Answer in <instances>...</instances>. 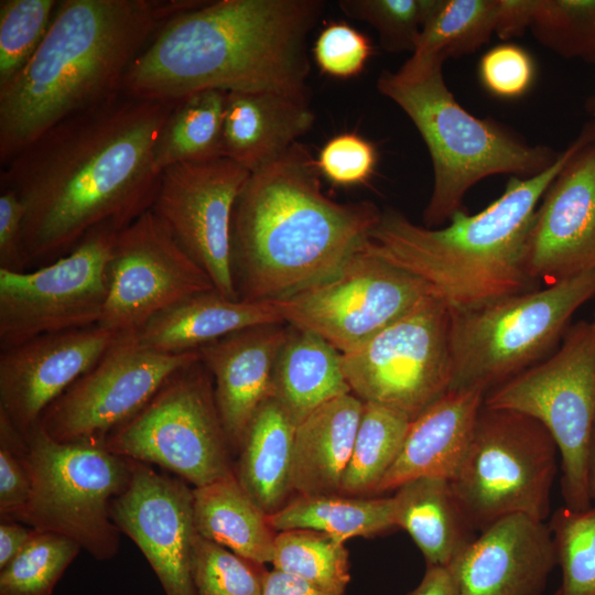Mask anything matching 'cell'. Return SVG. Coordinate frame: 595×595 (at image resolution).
Here are the masks:
<instances>
[{
  "label": "cell",
  "mask_w": 595,
  "mask_h": 595,
  "mask_svg": "<svg viewBox=\"0 0 595 595\" xmlns=\"http://www.w3.org/2000/svg\"><path fill=\"white\" fill-rule=\"evenodd\" d=\"M410 422L411 419L396 408L364 402L339 494L376 496L379 484L401 451Z\"/></svg>",
  "instance_id": "33"
},
{
  "label": "cell",
  "mask_w": 595,
  "mask_h": 595,
  "mask_svg": "<svg viewBox=\"0 0 595 595\" xmlns=\"http://www.w3.org/2000/svg\"><path fill=\"white\" fill-rule=\"evenodd\" d=\"M205 1H60L35 53L0 84L1 165L56 123L120 93L156 31Z\"/></svg>",
  "instance_id": "4"
},
{
  "label": "cell",
  "mask_w": 595,
  "mask_h": 595,
  "mask_svg": "<svg viewBox=\"0 0 595 595\" xmlns=\"http://www.w3.org/2000/svg\"><path fill=\"white\" fill-rule=\"evenodd\" d=\"M499 0H436L411 56L442 60L474 53L496 32Z\"/></svg>",
  "instance_id": "34"
},
{
  "label": "cell",
  "mask_w": 595,
  "mask_h": 595,
  "mask_svg": "<svg viewBox=\"0 0 595 595\" xmlns=\"http://www.w3.org/2000/svg\"><path fill=\"white\" fill-rule=\"evenodd\" d=\"M318 172L339 186L366 183L375 173L378 151L374 143L357 133L331 138L315 160Z\"/></svg>",
  "instance_id": "44"
},
{
  "label": "cell",
  "mask_w": 595,
  "mask_h": 595,
  "mask_svg": "<svg viewBox=\"0 0 595 595\" xmlns=\"http://www.w3.org/2000/svg\"><path fill=\"white\" fill-rule=\"evenodd\" d=\"M593 328H594V332H595V314H594V321H593Z\"/></svg>",
  "instance_id": "53"
},
{
  "label": "cell",
  "mask_w": 595,
  "mask_h": 595,
  "mask_svg": "<svg viewBox=\"0 0 595 595\" xmlns=\"http://www.w3.org/2000/svg\"><path fill=\"white\" fill-rule=\"evenodd\" d=\"M435 3L436 0H340L338 7L348 18L370 24L385 51L412 54Z\"/></svg>",
  "instance_id": "41"
},
{
  "label": "cell",
  "mask_w": 595,
  "mask_h": 595,
  "mask_svg": "<svg viewBox=\"0 0 595 595\" xmlns=\"http://www.w3.org/2000/svg\"><path fill=\"white\" fill-rule=\"evenodd\" d=\"M324 9L322 0H206L156 31L122 91L165 101L203 90L310 95L306 41Z\"/></svg>",
  "instance_id": "2"
},
{
  "label": "cell",
  "mask_w": 595,
  "mask_h": 595,
  "mask_svg": "<svg viewBox=\"0 0 595 595\" xmlns=\"http://www.w3.org/2000/svg\"><path fill=\"white\" fill-rule=\"evenodd\" d=\"M349 392L343 354L320 335L289 325L275 361L272 398L296 425L322 404Z\"/></svg>",
  "instance_id": "28"
},
{
  "label": "cell",
  "mask_w": 595,
  "mask_h": 595,
  "mask_svg": "<svg viewBox=\"0 0 595 595\" xmlns=\"http://www.w3.org/2000/svg\"><path fill=\"white\" fill-rule=\"evenodd\" d=\"M119 334L100 325L45 334L0 350V413L23 435Z\"/></svg>",
  "instance_id": "20"
},
{
  "label": "cell",
  "mask_w": 595,
  "mask_h": 595,
  "mask_svg": "<svg viewBox=\"0 0 595 595\" xmlns=\"http://www.w3.org/2000/svg\"><path fill=\"white\" fill-rule=\"evenodd\" d=\"M558 455L553 437L538 420L483 403L466 456L450 480L474 530L479 533L516 513L545 521Z\"/></svg>",
  "instance_id": "9"
},
{
  "label": "cell",
  "mask_w": 595,
  "mask_h": 595,
  "mask_svg": "<svg viewBox=\"0 0 595 595\" xmlns=\"http://www.w3.org/2000/svg\"><path fill=\"white\" fill-rule=\"evenodd\" d=\"M56 0L0 1V84L32 57L54 18Z\"/></svg>",
  "instance_id": "39"
},
{
  "label": "cell",
  "mask_w": 595,
  "mask_h": 595,
  "mask_svg": "<svg viewBox=\"0 0 595 595\" xmlns=\"http://www.w3.org/2000/svg\"><path fill=\"white\" fill-rule=\"evenodd\" d=\"M268 570L197 534L193 551L196 595H262Z\"/></svg>",
  "instance_id": "40"
},
{
  "label": "cell",
  "mask_w": 595,
  "mask_h": 595,
  "mask_svg": "<svg viewBox=\"0 0 595 595\" xmlns=\"http://www.w3.org/2000/svg\"><path fill=\"white\" fill-rule=\"evenodd\" d=\"M24 439L32 491L19 521L65 536L96 560L113 558L121 532L111 505L128 486L133 461L104 443L56 441L39 423Z\"/></svg>",
  "instance_id": "8"
},
{
  "label": "cell",
  "mask_w": 595,
  "mask_h": 595,
  "mask_svg": "<svg viewBox=\"0 0 595 595\" xmlns=\"http://www.w3.org/2000/svg\"><path fill=\"white\" fill-rule=\"evenodd\" d=\"M586 110L588 111V113L593 117V119L595 120V95L591 96L587 100H586Z\"/></svg>",
  "instance_id": "52"
},
{
  "label": "cell",
  "mask_w": 595,
  "mask_h": 595,
  "mask_svg": "<svg viewBox=\"0 0 595 595\" xmlns=\"http://www.w3.org/2000/svg\"><path fill=\"white\" fill-rule=\"evenodd\" d=\"M80 550L65 536L34 529L24 549L0 570V595H51Z\"/></svg>",
  "instance_id": "36"
},
{
  "label": "cell",
  "mask_w": 595,
  "mask_h": 595,
  "mask_svg": "<svg viewBox=\"0 0 595 595\" xmlns=\"http://www.w3.org/2000/svg\"><path fill=\"white\" fill-rule=\"evenodd\" d=\"M262 595H332L322 592L306 582L272 569L264 576Z\"/></svg>",
  "instance_id": "49"
},
{
  "label": "cell",
  "mask_w": 595,
  "mask_h": 595,
  "mask_svg": "<svg viewBox=\"0 0 595 595\" xmlns=\"http://www.w3.org/2000/svg\"><path fill=\"white\" fill-rule=\"evenodd\" d=\"M372 52L368 36L340 21L326 24L313 46L314 60L321 73L340 79L358 76Z\"/></svg>",
  "instance_id": "42"
},
{
  "label": "cell",
  "mask_w": 595,
  "mask_h": 595,
  "mask_svg": "<svg viewBox=\"0 0 595 595\" xmlns=\"http://www.w3.org/2000/svg\"><path fill=\"white\" fill-rule=\"evenodd\" d=\"M363 408L364 401L349 392L322 404L296 425L293 491L302 496L339 494Z\"/></svg>",
  "instance_id": "26"
},
{
  "label": "cell",
  "mask_w": 595,
  "mask_h": 595,
  "mask_svg": "<svg viewBox=\"0 0 595 595\" xmlns=\"http://www.w3.org/2000/svg\"><path fill=\"white\" fill-rule=\"evenodd\" d=\"M587 489L593 504L595 502V434L592 441L587 463Z\"/></svg>",
  "instance_id": "51"
},
{
  "label": "cell",
  "mask_w": 595,
  "mask_h": 595,
  "mask_svg": "<svg viewBox=\"0 0 595 595\" xmlns=\"http://www.w3.org/2000/svg\"><path fill=\"white\" fill-rule=\"evenodd\" d=\"M392 499L394 526L408 532L428 566L447 567L477 537L445 478L407 482Z\"/></svg>",
  "instance_id": "27"
},
{
  "label": "cell",
  "mask_w": 595,
  "mask_h": 595,
  "mask_svg": "<svg viewBox=\"0 0 595 595\" xmlns=\"http://www.w3.org/2000/svg\"><path fill=\"white\" fill-rule=\"evenodd\" d=\"M275 531L305 529L345 542L396 528L391 497H354L342 494L298 495L269 516Z\"/></svg>",
  "instance_id": "31"
},
{
  "label": "cell",
  "mask_w": 595,
  "mask_h": 595,
  "mask_svg": "<svg viewBox=\"0 0 595 595\" xmlns=\"http://www.w3.org/2000/svg\"><path fill=\"white\" fill-rule=\"evenodd\" d=\"M594 296L595 268L478 309L451 310L450 390L477 389L486 396L541 363L574 313Z\"/></svg>",
  "instance_id": "7"
},
{
  "label": "cell",
  "mask_w": 595,
  "mask_h": 595,
  "mask_svg": "<svg viewBox=\"0 0 595 595\" xmlns=\"http://www.w3.org/2000/svg\"><path fill=\"white\" fill-rule=\"evenodd\" d=\"M213 290L207 273L149 209L117 234L98 325L118 334L139 332L160 313Z\"/></svg>",
  "instance_id": "16"
},
{
  "label": "cell",
  "mask_w": 595,
  "mask_h": 595,
  "mask_svg": "<svg viewBox=\"0 0 595 595\" xmlns=\"http://www.w3.org/2000/svg\"><path fill=\"white\" fill-rule=\"evenodd\" d=\"M595 120L543 172L511 176L504 193L477 214L455 213L440 228L390 209L363 249L425 282L452 311H468L540 288L526 266V242L537 207L556 174L586 141Z\"/></svg>",
  "instance_id": "5"
},
{
  "label": "cell",
  "mask_w": 595,
  "mask_h": 595,
  "mask_svg": "<svg viewBox=\"0 0 595 595\" xmlns=\"http://www.w3.org/2000/svg\"><path fill=\"white\" fill-rule=\"evenodd\" d=\"M24 207L18 195L7 188L0 193V269L29 270L23 245Z\"/></svg>",
  "instance_id": "46"
},
{
  "label": "cell",
  "mask_w": 595,
  "mask_h": 595,
  "mask_svg": "<svg viewBox=\"0 0 595 595\" xmlns=\"http://www.w3.org/2000/svg\"><path fill=\"white\" fill-rule=\"evenodd\" d=\"M32 491L25 457V439L8 418L0 413V517L19 521Z\"/></svg>",
  "instance_id": "43"
},
{
  "label": "cell",
  "mask_w": 595,
  "mask_h": 595,
  "mask_svg": "<svg viewBox=\"0 0 595 595\" xmlns=\"http://www.w3.org/2000/svg\"><path fill=\"white\" fill-rule=\"evenodd\" d=\"M539 0H499L496 32L501 40L522 35L530 29Z\"/></svg>",
  "instance_id": "47"
},
{
  "label": "cell",
  "mask_w": 595,
  "mask_h": 595,
  "mask_svg": "<svg viewBox=\"0 0 595 595\" xmlns=\"http://www.w3.org/2000/svg\"><path fill=\"white\" fill-rule=\"evenodd\" d=\"M223 90H203L176 102L154 145L158 171L223 158L226 106Z\"/></svg>",
  "instance_id": "32"
},
{
  "label": "cell",
  "mask_w": 595,
  "mask_h": 595,
  "mask_svg": "<svg viewBox=\"0 0 595 595\" xmlns=\"http://www.w3.org/2000/svg\"><path fill=\"white\" fill-rule=\"evenodd\" d=\"M118 232L105 225L51 263L22 272L0 269V349L97 325L108 296Z\"/></svg>",
  "instance_id": "13"
},
{
  "label": "cell",
  "mask_w": 595,
  "mask_h": 595,
  "mask_svg": "<svg viewBox=\"0 0 595 595\" xmlns=\"http://www.w3.org/2000/svg\"><path fill=\"white\" fill-rule=\"evenodd\" d=\"M250 172L219 158L161 172L150 210L207 273L220 295L239 300L231 264V218Z\"/></svg>",
  "instance_id": "17"
},
{
  "label": "cell",
  "mask_w": 595,
  "mask_h": 595,
  "mask_svg": "<svg viewBox=\"0 0 595 595\" xmlns=\"http://www.w3.org/2000/svg\"><path fill=\"white\" fill-rule=\"evenodd\" d=\"M484 399L482 390H448L411 420L401 451L376 496L421 477L452 480L468 451Z\"/></svg>",
  "instance_id": "23"
},
{
  "label": "cell",
  "mask_w": 595,
  "mask_h": 595,
  "mask_svg": "<svg viewBox=\"0 0 595 595\" xmlns=\"http://www.w3.org/2000/svg\"><path fill=\"white\" fill-rule=\"evenodd\" d=\"M526 266L548 285L595 268V138L572 154L543 194L527 237Z\"/></svg>",
  "instance_id": "19"
},
{
  "label": "cell",
  "mask_w": 595,
  "mask_h": 595,
  "mask_svg": "<svg viewBox=\"0 0 595 595\" xmlns=\"http://www.w3.org/2000/svg\"><path fill=\"white\" fill-rule=\"evenodd\" d=\"M381 214L371 202L327 197L315 160L296 142L250 173L237 197L231 264L239 299L278 302L334 278Z\"/></svg>",
  "instance_id": "3"
},
{
  "label": "cell",
  "mask_w": 595,
  "mask_h": 595,
  "mask_svg": "<svg viewBox=\"0 0 595 595\" xmlns=\"http://www.w3.org/2000/svg\"><path fill=\"white\" fill-rule=\"evenodd\" d=\"M197 533L252 562L271 563L275 530L266 513L244 490L235 470L193 488Z\"/></svg>",
  "instance_id": "30"
},
{
  "label": "cell",
  "mask_w": 595,
  "mask_h": 595,
  "mask_svg": "<svg viewBox=\"0 0 595 595\" xmlns=\"http://www.w3.org/2000/svg\"><path fill=\"white\" fill-rule=\"evenodd\" d=\"M177 101L120 91L56 123L0 173L24 207L28 268L71 252L90 231L121 230L150 209L159 133Z\"/></svg>",
  "instance_id": "1"
},
{
  "label": "cell",
  "mask_w": 595,
  "mask_h": 595,
  "mask_svg": "<svg viewBox=\"0 0 595 595\" xmlns=\"http://www.w3.org/2000/svg\"><path fill=\"white\" fill-rule=\"evenodd\" d=\"M536 64L530 53L513 43H502L488 50L478 63V78L493 96L515 99L531 88Z\"/></svg>",
  "instance_id": "45"
},
{
  "label": "cell",
  "mask_w": 595,
  "mask_h": 595,
  "mask_svg": "<svg viewBox=\"0 0 595 595\" xmlns=\"http://www.w3.org/2000/svg\"><path fill=\"white\" fill-rule=\"evenodd\" d=\"M429 294L421 279L361 247L334 278L275 303L284 323L320 335L344 355Z\"/></svg>",
  "instance_id": "15"
},
{
  "label": "cell",
  "mask_w": 595,
  "mask_h": 595,
  "mask_svg": "<svg viewBox=\"0 0 595 595\" xmlns=\"http://www.w3.org/2000/svg\"><path fill=\"white\" fill-rule=\"evenodd\" d=\"M273 323H284L275 302L232 300L213 290L160 313L137 335L152 350L178 354L248 327Z\"/></svg>",
  "instance_id": "25"
},
{
  "label": "cell",
  "mask_w": 595,
  "mask_h": 595,
  "mask_svg": "<svg viewBox=\"0 0 595 595\" xmlns=\"http://www.w3.org/2000/svg\"><path fill=\"white\" fill-rule=\"evenodd\" d=\"M197 360L198 350L160 353L143 346L137 332L120 333L104 356L46 408L39 425L60 442L104 443L172 374Z\"/></svg>",
  "instance_id": "14"
},
{
  "label": "cell",
  "mask_w": 595,
  "mask_h": 595,
  "mask_svg": "<svg viewBox=\"0 0 595 595\" xmlns=\"http://www.w3.org/2000/svg\"><path fill=\"white\" fill-rule=\"evenodd\" d=\"M296 423L273 398L252 418L242 443L235 475L251 499L269 516L289 500Z\"/></svg>",
  "instance_id": "29"
},
{
  "label": "cell",
  "mask_w": 595,
  "mask_h": 595,
  "mask_svg": "<svg viewBox=\"0 0 595 595\" xmlns=\"http://www.w3.org/2000/svg\"><path fill=\"white\" fill-rule=\"evenodd\" d=\"M271 564L332 595H344L350 582L349 553L344 542L318 531L278 532Z\"/></svg>",
  "instance_id": "35"
},
{
  "label": "cell",
  "mask_w": 595,
  "mask_h": 595,
  "mask_svg": "<svg viewBox=\"0 0 595 595\" xmlns=\"http://www.w3.org/2000/svg\"><path fill=\"white\" fill-rule=\"evenodd\" d=\"M314 121L309 95L278 90L227 91L223 158L252 173L284 154L311 130Z\"/></svg>",
  "instance_id": "24"
},
{
  "label": "cell",
  "mask_w": 595,
  "mask_h": 595,
  "mask_svg": "<svg viewBox=\"0 0 595 595\" xmlns=\"http://www.w3.org/2000/svg\"><path fill=\"white\" fill-rule=\"evenodd\" d=\"M555 565L549 523L516 513L479 532L447 569L459 595H542Z\"/></svg>",
  "instance_id": "21"
},
{
  "label": "cell",
  "mask_w": 595,
  "mask_h": 595,
  "mask_svg": "<svg viewBox=\"0 0 595 595\" xmlns=\"http://www.w3.org/2000/svg\"><path fill=\"white\" fill-rule=\"evenodd\" d=\"M530 30L555 54L595 63V0H539Z\"/></svg>",
  "instance_id": "38"
},
{
  "label": "cell",
  "mask_w": 595,
  "mask_h": 595,
  "mask_svg": "<svg viewBox=\"0 0 595 595\" xmlns=\"http://www.w3.org/2000/svg\"><path fill=\"white\" fill-rule=\"evenodd\" d=\"M104 445L125 458L173 472L194 488L234 473L213 379L201 358L172 374Z\"/></svg>",
  "instance_id": "11"
},
{
  "label": "cell",
  "mask_w": 595,
  "mask_h": 595,
  "mask_svg": "<svg viewBox=\"0 0 595 595\" xmlns=\"http://www.w3.org/2000/svg\"><path fill=\"white\" fill-rule=\"evenodd\" d=\"M408 595H459V592L447 567L428 566L419 585Z\"/></svg>",
  "instance_id": "50"
},
{
  "label": "cell",
  "mask_w": 595,
  "mask_h": 595,
  "mask_svg": "<svg viewBox=\"0 0 595 595\" xmlns=\"http://www.w3.org/2000/svg\"><path fill=\"white\" fill-rule=\"evenodd\" d=\"M451 310L429 294L358 349L343 355L351 392L415 419L450 390Z\"/></svg>",
  "instance_id": "12"
},
{
  "label": "cell",
  "mask_w": 595,
  "mask_h": 595,
  "mask_svg": "<svg viewBox=\"0 0 595 595\" xmlns=\"http://www.w3.org/2000/svg\"><path fill=\"white\" fill-rule=\"evenodd\" d=\"M548 523L561 569L555 595H595V506L584 510L562 506Z\"/></svg>",
  "instance_id": "37"
},
{
  "label": "cell",
  "mask_w": 595,
  "mask_h": 595,
  "mask_svg": "<svg viewBox=\"0 0 595 595\" xmlns=\"http://www.w3.org/2000/svg\"><path fill=\"white\" fill-rule=\"evenodd\" d=\"M185 483L133 461L129 484L110 510L113 523L140 549L165 595H196L193 551L198 533L193 488Z\"/></svg>",
  "instance_id": "18"
},
{
  "label": "cell",
  "mask_w": 595,
  "mask_h": 595,
  "mask_svg": "<svg viewBox=\"0 0 595 595\" xmlns=\"http://www.w3.org/2000/svg\"><path fill=\"white\" fill-rule=\"evenodd\" d=\"M484 404L538 420L553 437L561 459L566 508L592 507L587 463L595 434V332L578 321L548 358L486 393Z\"/></svg>",
  "instance_id": "10"
},
{
  "label": "cell",
  "mask_w": 595,
  "mask_h": 595,
  "mask_svg": "<svg viewBox=\"0 0 595 595\" xmlns=\"http://www.w3.org/2000/svg\"><path fill=\"white\" fill-rule=\"evenodd\" d=\"M437 56H411L397 71H383L377 89L410 118L429 150L433 187L424 227L440 228L463 209L466 193L496 174L530 177L558 158L547 145H531L491 119L469 113L445 84Z\"/></svg>",
  "instance_id": "6"
},
{
  "label": "cell",
  "mask_w": 595,
  "mask_h": 595,
  "mask_svg": "<svg viewBox=\"0 0 595 595\" xmlns=\"http://www.w3.org/2000/svg\"><path fill=\"white\" fill-rule=\"evenodd\" d=\"M34 529L18 521L1 520L0 524V570L9 564L28 544Z\"/></svg>",
  "instance_id": "48"
},
{
  "label": "cell",
  "mask_w": 595,
  "mask_h": 595,
  "mask_svg": "<svg viewBox=\"0 0 595 595\" xmlns=\"http://www.w3.org/2000/svg\"><path fill=\"white\" fill-rule=\"evenodd\" d=\"M289 324L248 327L198 350L212 376L214 394L231 450L239 451L246 431L273 390V374Z\"/></svg>",
  "instance_id": "22"
}]
</instances>
